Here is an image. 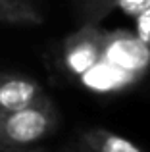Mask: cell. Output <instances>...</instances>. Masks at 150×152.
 <instances>
[{"label": "cell", "instance_id": "6da1fadb", "mask_svg": "<svg viewBox=\"0 0 150 152\" xmlns=\"http://www.w3.org/2000/svg\"><path fill=\"white\" fill-rule=\"evenodd\" d=\"M60 125V114L48 94L19 110L0 112V142L31 146L52 135Z\"/></svg>", "mask_w": 150, "mask_h": 152}, {"label": "cell", "instance_id": "7a4b0ae2", "mask_svg": "<svg viewBox=\"0 0 150 152\" xmlns=\"http://www.w3.org/2000/svg\"><path fill=\"white\" fill-rule=\"evenodd\" d=\"M102 62L139 79L150 67V46L137 33L125 29L104 33Z\"/></svg>", "mask_w": 150, "mask_h": 152}, {"label": "cell", "instance_id": "3957f363", "mask_svg": "<svg viewBox=\"0 0 150 152\" xmlns=\"http://www.w3.org/2000/svg\"><path fill=\"white\" fill-rule=\"evenodd\" d=\"M102 42L104 33L92 23L71 33L62 45L64 69L73 77H81L102 60Z\"/></svg>", "mask_w": 150, "mask_h": 152}, {"label": "cell", "instance_id": "277c9868", "mask_svg": "<svg viewBox=\"0 0 150 152\" xmlns=\"http://www.w3.org/2000/svg\"><path fill=\"white\" fill-rule=\"evenodd\" d=\"M39 81L23 73H0V112L19 110L44 96Z\"/></svg>", "mask_w": 150, "mask_h": 152}, {"label": "cell", "instance_id": "5b68a950", "mask_svg": "<svg viewBox=\"0 0 150 152\" xmlns=\"http://www.w3.org/2000/svg\"><path fill=\"white\" fill-rule=\"evenodd\" d=\"M79 142L89 152H146L137 142L104 127H92V129L83 131Z\"/></svg>", "mask_w": 150, "mask_h": 152}, {"label": "cell", "instance_id": "8992f818", "mask_svg": "<svg viewBox=\"0 0 150 152\" xmlns=\"http://www.w3.org/2000/svg\"><path fill=\"white\" fill-rule=\"evenodd\" d=\"M0 21L10 25H39L44 18L29 0H0Z\"/></svg>", "mask_w": 150, "mask_h": 152}, {"label": "cell", "instance_id": "52a82bcc", "mask_svg": "<svg viewBox=\"0 0 150 152\" xmlns=\"http://www.w3.org/2000/svg\"><path fill=\"white\" fill-rule=\"evenodd\" d=\"M108 8H119L127 15L135 18L141 12H144L146 8H150V0H110Z\"/></svg>", "mask_w": 150, "mask_h": 152}, {"label": "cell", "instance_id": "ba28073f", "mask_svg": "<svg viewBox=\"0 0 150 152\" xmlns=\"http://www.w3.org/2000/svg\"><path fill=\"white\" fill-rule=\"evenodd\" d=\"M135 18H137V35L150 46V8H146Z\"/></svg>", "mask_w": 150, "mask_h": 152}, {"label": "cell", "instance_id": "9c48e42d", "mask_svg": "<svg viewBox=\"0 0 150 152\" xmlns=\"http://www.w3.org/2000/svg\"><path fill=\"white\" fill-rule=\"evenodd\" d=\"M0 152H46L42 148H33V146H12L0 142Z\"/></svg>", "mask_w": 150, "mask_h": 152}, {"label": "cell", "instance_id": "30bf717a", "mask_svg": "<svg viewBox=\"0 0 150 152\" xmlns=\"http://www.w3.org/2000/svg\"><path fill=\"white\" fill-rule=\"evenodd\" d=\"M66 152H89V150H87L85 146H83L81 142L77 141V145H75V146H71V148H68V150H66Z\"/></svg>", "mask_w": 150, "mask_h": 152}]
</instances>
